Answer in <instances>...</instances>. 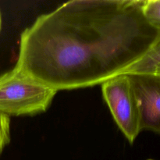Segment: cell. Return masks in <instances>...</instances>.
Returning a JSON list of instances; mask_svg holds the SVG:
<instances>
[{
	"instance_id": "obj_1",
	"label": "cell",
	"mask_w": 160,
	"mask_h": 160,
	"mask_svg": "<svg viewBox=\"0 0 160 160\" xmlns=\"http://www.w3.org/2000/svg\"><path fill=\"white\" fill-rule=\"evenodd\" d=\"M144 0H72L41 15L20 35L15 67L56 92L123 74L160 38Z\"/></svg>"
},
{
	"instance_id": "obj_2",
	"label": "cell",
	"mask_w": 160,
	"mask_h": 160,
	"mask_svg": "<svg viewBox=\"0 0 160 160\" xmlns=\"http://www.w3.org/2000/svg\"><path fill=\"white\" fill-rule=\"evenodd\" d=\"M56 90L17 67L0 75V114L32 116L48 109Z\"/></svg>"
},
{
	"instance_id": "obj_3",
	"label": "cell",
	"mask_w": 160,
	"mask_h": 160,
	"mask_svg": "<svg viewBox=\"0 0 160 160\" xmlns=\"http://www.w3.org/2000/svg\"><path fill=\"white\" fill-rule=\"evenodd\" d=\"M102 92L114 120L131 144L141 132L135 94L128 74H120L102 84Z\"/></svg>"
},
{
	"instance_id": "obj_4",
	"label": "cell",
	"mask_w": 160,
	"mask_h": 160,
	"mask_svg": "<svg viewBox=\"0 0 160 160\" xmlns=\"http://www.w3.org/2000/svg\"><path fill=\"white\" fill-rule=\"evenodd\" d=\"M126 74L138 102L141 131L160 134V74Z\"/></svg>"
},
{
	"instance_id": "obj_5",
	"label": "cell",
	"mask_w": 160,
	"mask_h": 160,
	"mask_svg": "<svg viewBox=\"0 0 160 160\" xmlns=\"http://www.w3.org/2000/svg\"><path fill=\"white\" fill-rule=\"evenodd\" d=\"M126 73L159 74L160 73V38L145 53L142 59L127 70Z\"/></svg>"
},
{
	"instance_id": "obj_6",
	"label": "cell",
	"mask_w": 160,
	"mask_h": 160,
	"mask_svg": "<svg viewBox=\"0 0 160 160\" xmlns=\"http://www.w3.org/2000/svg\"><path fill=\"white\" fill-rule=\"evenodd\" d=\"M142 11L148 23L160 31V0H144Z\"/></svg>"
},
{
	"instance_id": "obj_7",
	"label": "cell",
	"mask_w": 160,
	"mask_h": 160,
	"mask_svg": "<svg viewBox=\"0 0 160 160\" xmlns=\"http://www.w3.org/2000/svg\"><path fill=\"white\" fill-rule=\"evenodd\" d=\"M10 142V119L0 114V154L3 148Z\"/></svg>"
},
{
	"instance_id": "obj_8",
	"label": "cell",
	"mask_w": 160,
	"mask_h": 160,
	"mask_svg": "<svg viewBox=\"0 0 160 160\" xmlns=\"http://www.w3.org/2000/svg\"><path fill=\"white\" fill-rule=\"evenodd\" d=\"M2 12L0 10V31L2 30Z\"/></svg>"
},
{
	"instance_id": "obj_9",
	"label": "cell",
	"mask_w": 160,
	"mask_h": 160,
	"mask_svg": "<svg viewBox=\"0 0 160 160\" xmlns=\"http://www.w3.org/2000/svg\"><path fill=\"white\" fill-rule=\"evenodd\" d=\"M147 160H154V159H147Z\"/></svg>"
},
{
	"instance_id": "obj_10",
	"label": "cell",
	"mask_w": 160,
	"mask_h": 160,
	"mask_svg": "<svg viewBox=\"0 0 160 160\" xmlns=\"http://www.w3.org/2000/svg\"><path fill=\"white\" fill-rule=\"evenodd\" d=\"M159 74H160V73H159Z\"/></svg>"
}]
</instances>
